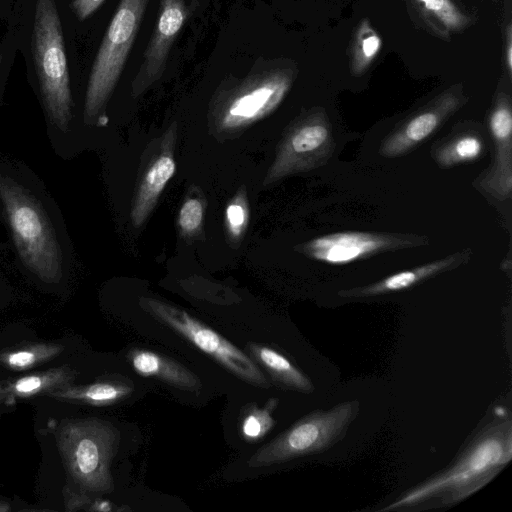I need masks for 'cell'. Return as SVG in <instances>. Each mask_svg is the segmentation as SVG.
<instances>
[{
    "label": "cell",
    "mask_w": 512,
    "mask_h": 512,
    "mask_svg": "<svg viewBox=\"0 0 512 512\" xmlns=\"http://www.w3.org/2000/svg\"><path fill=\"white\" fill-rule=\"evenodd\" d=\"M133 387L121 381H105L82 388L59 389L54 395L70 400H77L94 405H106L125 398Z\"/></svg>",
    "instance_id": "obj_21"
},
{
    "label": "cell",
    "mask_w": 512,
    "mask_h": 512,
    "mask_svg": "<svg viewBox=\"0 0 512 512\" xmlns=\"http://www.w3.org/2000/svg\"><path fill=\"white\" fill-rule=\"evenodd\" d=\"M331 145V131L324 116L316 114L301 119L283 140L265 184L313 167L328 155Z\"/></svg>",
    "instance_id": "obj_9"
},
{
    "label": "cell",
    "mask_w": 512,
    "mask_h": 512,
    "mask_svg": "<svg viewBox=\"0 0 512 512\" xmlns=\"http://www.w3.org/2000/svg\"><path fill=\"white\" fill-rule=\"evenodd\" d=\"M427 23L440 35L456 33L470 25L471 19L452 0H412Z\"/></svg>",
    "instance_id": "obj_19"
},
{
    "label": "cell",
    "mask_w": 512,
    "mask_h": 512,
    "mask_svg": "<svg viewBox=\"0 0 512 512\" xmlns=\"http://www.w3.org/2000/svg\"><path fill=\"white\" fill-rule=\"evenodd\" d=\"M249 220V208L245 190H240L227 205L225 225L231 242L240 240L246 230Z\"/></svg>",
    "instance_id": "obj_26"
},
{
    "label": "cell",
    "mask_w": 512,
    "mask_h": 512,
    "mask_svg": "<svg viewBox=\"0 0 512 512\" xmlns=\"http://www.w3.org/2000/svg\"><path fill=\"white\" fill-rule=\"evenodd\" d=\"M204 198L199 195H190L183 202L178 214V227L184 238L197 236L203 224Z\"/></svg>",
    "instance_id": "obj_25"
},
{
    "label": "cell",
    "mask_w": 512,
    "mask_h": 512,
    "mask_svg": "<svg viewBox=\"0 0 512 512\" xmlns=\"http://www.w3.org/2000/svg\"><path fill=\"white\" fill-rule=\"evenodd\" d=\"M140 306L242 380L262 388L270 386L264 373L242 350L186 311L154 298H141Z\"/></svg>",
    "instance_id": "obj_8"
},
{
    "label": "cell",
    "mask_w": 512,
    "mask_h": 512,
    "mask_svg": "<svg viewBox=\"0 0 512 512\" xmlns=\"http://www.w3.org/2000/svg\"><path fill=\"white\" fill-rule=\"evenodd\" d=\"M460 100L453 92L441 95L432 106L410 118L392 133L381 146L386 157H396L428 138L449 114L457 109Z\"/></svg>",
    "instance_id": "obj_13"
},
{
    "label": "cell",
    "mask_w": 512,
    "mask_h": 512,
    "mask_svg": "<svg viewBox=\"0 0 512 512\" xmlns=\"http://www.w3.org/2000/svg\"><path fill=\"white\" fill-rule=\"evenodd\" d=\"M128 361L141 376L157 378L177 388L196 391L201 387L197 375L180 363L156 352L132 349Z\"/></svg>",
    "instance_id": "obj_16"
},
{
    "label": "cell",
    "mask_w": 512,
    "mask_h": 512,
    "mask_svg": "<svg viewBox=\"0 0 512 512\" xmlns=\"http://www.w3.org/2000/svg\"><path fill=\"white\" fill-rule=\"evenodd\" d=\"M382 38L369 19L364 18L357 26L350 52V70L360 76L369 68L382 48Z\"/></svg>",
    "instance_id": "obj_20"
},
{
    "label": "cell",
    "mask_w": 512,
    "mask_h": 512,
    "mask_svg": "<svg viewBox=\"0 0 512 512\" xmlns=\"http://www.w3.org/2000/svg\"><path fill=\"white\" fill-rule=\"evenodd\" d=\"M111 509V504L109 502L105 501L96 504V510L110 511Z\"/></svg>",
    "instance_id": "obj_29"
},
{
    "label": "cell",
    "mask_w": 512,
    "mask_h": 512,
    "mask_svg": "<svg viewBox=\"0 0 512 512\" xmlns=\"http://www.w3.org/2000/svg\"><path fill=\"white\" fill-rule=\"evenodd\" d=\"M359 411V401L349 400L311 412L256 451L248 466H270L326 451L344 437Z\"/></svg>",
    "instance_id": "obj_7"
},
{
    "label": "cell",
    "mask_w": 512,
    "mask_h": 512,
    "mask_svg": "<svg viewBox=\"0 0 512 512\" xmlns=\"http://www.w3.org/2000/svg\"><path fill=\"white\" fill-rule=\"evenodd\" d=\"M512 459V421L503 406L444 470L403 492L381 511L422 510L449 507L478 492L495 478Z\"/></svg>",
    "instance_id": "obj_1"
},
{
    "label": "cell",
    "mask_w": 512,
    "mask_h": 512,
    "mask_svg": "<svg viewBox=\"0 0 512 512\" xmlns=\"http://www.w3.org/2000/svg\"><path fill=\"white\" fill-rule=\"evenodd\" d=\"M417 245L414 240L374 232H338L314 238L301 246V252L314 260L342 265L377 253Z\"/></svg>",
    "instance_id": "obj_11"
},
{
    "label": "cell",
    "mask_w": 512,
    "mask_h": 512,
    "mask_svg": "<svg viewBox=\"0 0 512 512\" xmlns=\"http://www.w3.org/2000/svg\"><path fill=\"white\" fill-rule=\"evenodd\" d=\"M511 34H512L511 25H508L506 28L504 54H505V64H506L507 71L509 74H511V70H512V35Z\"/></svg>",
    "instance_id": "obj_28"
},
{
    "label": "cell",
    "mask_w": 512,
    "mask_h": 512,
    "mask_svg": "<svg viewBox=\"0 0 512 512\" xmlns=\"http://www.w3.org/2000/svg\"><path fill=\"white\" fill-rule=\"evenodd\" d=\"M296 74L286 60L259 58L245 77L226 80L216 92L211 110L214 126L220 132L235 133L270 115Z\"/></svg>",
    "instance_id": "obj_2"
},
{
    "label": "cell",
    "mask_w": 512,
    "mask_h": 512,
    "mask_svg": "<svg viewBox=\"0 0 512 512\" xmlns=\"http://www.w3.org/2000/svg\"><path fill=\"white\" fill-rule=\"evenodd\" d=\"M176 140V124L166 131L161 143L160 152L149 162L142 176L131 207V221L135 228L141 227L146 221L166 184L174 175V145Z\"/></svg>",
    "instance_id": "obj_12"
},
{
    "label": "cell",
    "mask_w": 512,
    "mask_h": 512,
    "mask_svg": "<svg viewBox=\"0 0 512 512\" xmlns=\"http://www.w3.org/2000/svg\"><path fill=\"white\" fill-rule=\"evenodd\" d=\"M59 351L56 345L36 344L5 353L1 360L11 369H27L50 359Z\"/></svg>",
    "instance_id": "obj_24"
},
{
    "label": "cell",
    "mask_w": 512,
    "mask_h": 512,
    "mask_svg": "<svg viewBox=\"0 0 512 512\" xmlns=\"http://www.w3.org/2000/svg\"><path fill=\"white\" fill-rule=\"evenodd\" d=\"M74 374L68 368L54 369L41 374L19 378L15 381L0 383V402L10 403L18 397H27L46 392L54 387L69 383Z\"/></svg>",
    "instance_id": "obj_18"
},
{
    "label": "cell",
    "mask_w": 512,
    "mask_h": 512,
    "mask_svg": "<svg viewBox=\"0 0 512 512\" xmlns=\"http://www.w3.org/2000/svg\"><path fill=\"white\" fill-rule=\"evenodd\" d=\"M489 127L495 141L497 153L494 167L482 180V186L497 197H506L511 193V156H512V114L510 101L501 96L489 118Z\"/></svg>",
    "instance_id": "obj_14"
},
{
    "label": "cell",
    "mask_w": 512,
    "mask_h": 512,
    "mask_svg": "<svg viewBox=\"0 0 512 512\" xmlns=\"http://www.w3.org/2000/svg\"><path fill=\"white\" fill-rule=\"evenodd\" d=\"M468 253L461 252L446 258L390 275L375 283L339 291L345 298H369L409 289L441 272L455 268L467 259Z\"/></svg>",
    "instance_id": "obj_15"
},
{
    "label": "cell",
    "mask_w": 512,
    "mask_h": 512,
    "mask_svg": "<svg viewBox=\"0 0 512 512\" xmlns=\"http://www.w3.org/2000/svg\"><path fill=\"white\" fill-rule=\"evenodd\" d=\"M32 51L45 110L51 122L66 132L73 100L63 28L55 0L35 2Z\"/></svg>",
    "instance_id": "obj_3"
},
{
    "label": "cell",
    "mask_w": 512,
    "mask_h": 512,
    "mask_svg": "<svg viewBox=\"0 0 512 512\" xmlns=\"http://www.w3.org/2000/svg\"><path fill=\"white\" fill-rule=\"evenodd\" d=\"M0 199L23 263L44 282H59L62 277V253L39 202L23 186L2 175Z\"/></svg>",
    "instance_id": "obj_4"
},
{
    "label": "cell",
    "mask_w": 512,
    "mask_h": 512,
    "mask_svg": "<svg viewBox=\"0 0 512 512\" xmlns=\"http://www.w3.org/2000/svg\"><path fill=\"white\" fill-rule=\"evenodd\" d=\"M188 18L185 0H160L158 17L131 82V96L145 93L163 75L169 53Z\"/></svg>",
    "instance_id": "obj_10"
},
{
    "label": "cell",
    "mask_w": 512,
    "mask_h": 512,
    "mask_svg": "<svg viewBox=\"0 0 512 512\" xmlns=\"http://www.w3.org/2000/svg\"><path fill=\"white\" fill-rule=\"evenodd\" d=\"M149 0H120L103 36L88 78L86 123L100 118L126 65Z\"/></svg>",
    "instance_id": "obj_5"
},
{
    "label": "cell",
    "mask_w": 512,
    "mask_h": 512,
    "mask_svg": "<svg viewBox=\"0 0 512 512\" xmlns=\"http://www.w3.org/2000/svg\"><path fill=\"white\" fill-rule=\"evenodd\" d=\"M278 402L277 398H272L263 407L253 406L247 411L241 422V433L246 441H258L274 427L272 412Z\"/></svg>",
    "instance_id": "obj_22"
},
{
    "label": "cell",
    "mask_w": 512,
    "mask_h": 512,
    "mask_svg": "<svg viewBox=\"0 0 512 512\" xmlns=\"http://www.w3.org/2000/svg\"><path fill=\"white\" fill-rule=\"evenodd\" d=\"M482 150V140L476 135L467 134L441 147L436 157L441 165L451 166L476 159Z\"/></svg>",
    "instance_id": "obj_23"
},
{
    "label": "cell",
    "mask_w": 512,
    "mask_h": 512,
    "mask_svg": "<svg viewBox=\"0 0 512 512\" xmlns=\"http://www.w3.org/2000/svg\"><path fill=\"white\" fill-rule=\"evenodd\" d=\"M58 444L65 464L81 488L111 492L110 463L119 444V431L110 422L90 418L63 424Z\"/></svg>",
    "instance_id": "obj_6"
},
{
    "label": "cell",
    "mask_w": 512,
    "mask_h": 512,
    "mask_svg": "<svg viewBox=\"0 0 512 512\" xmlns=\"http://www.w3.org/2000/svg\"><path fill=\"white\" fill-rule=\"evenodd\" d=\"M247 348L260 365L280 384L290 390L309 394L314 391L312 381L285 355L279 351L256 343H250Z\"/></svg>",
    "instance_id": "obj_17"
},
{
    "label": "cell",
    "mask_w": 512,
    "mask_h": 512,
    "mask_svg": "<svg viewBox=\"0 0 512 512\" xmlns=\"http://www.w3.org/2000/svg\"><path fill=\"white\" fill-rule=\"evenodd\" d=\"M1 64H2V55H0V68H1Z\"/></svg>",
    "instance_id": "obj_30"
},
{
    "label": "cell",
    "mask_w": 512,
    "mask_h": 512,
    "mask_svg": "<svg viewBox=\"0 0 512 512\" xmlns=\"http://www.w3.org/2000/svg\"><path fill=\"white\" fill-rule=\"evenodd\" d=\"M105 0H73L70 7L79 21L89 18Z\"/></svg>",
    "instance_id": "obj_27"
}]
</instances>
